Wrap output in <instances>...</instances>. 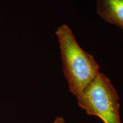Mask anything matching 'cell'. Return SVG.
<instances>
[{"instance_id": "6da1fadb", "label": "cell", "mask_w": 123, "mask_h": 123, "mask_svg": "<svg viewBox=\"0 0 123 123\" xmlns=\"http://www.w3.org/2000/svg\"><path fill=\"white\" fill-rule=\"evenodd\" d=\"M55 36L69 92L78 97L100 73V66L92 55L81 47L68 25L58 27Z\"/></svg>"}, {"instance_id": "7a4b0ae2", "label": "cell", "mask_w": 123, "mask_h": 123, "mask_svg": "<svg viewBox=\"0 0 123 123\" xmlns=\"http://www.w3.org/2000/svg\"><path fill=\"white\" fill-rule=\"evenodd\" d=\"M76 98L79 107L88 115L98 117L103 123H121L118 94L103 73L100 72Z\"/></svg>"}, {"instance_id": "3957f363", "label": "cell", "mask_w": 123, "mask_h": 123, "mask_svg": "<svg viewBox=\"0 0 123 123\" xmlns=\"http://www.w3.org/2000/svg\"><path fill=\"white\" fill-rule=\"evenodd\" d=\"M96 12L103 21L123 31V0H96Z\"/></svg>"}, {"instance_id": "277c9868", "label": "cell", "mask_w": 123, "mask_h": 123, "mask_svg": "<svg viewBox=\"0 0 123 123\" xmlns=\"http://www.w3.org/2000/svg\"><path fill=\"white\" fill-rule=\"evenodd\" d=\"M52 123H65V120L61 116H57L55 118Z\"/></svg>"}]
</instances>
